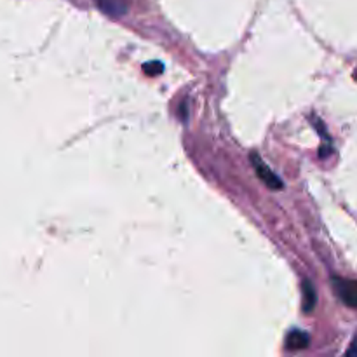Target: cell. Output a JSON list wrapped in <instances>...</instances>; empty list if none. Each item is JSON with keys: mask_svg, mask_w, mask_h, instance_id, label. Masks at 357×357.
Masks as SVG:
<instances>
[{"mask_svg": "<svg viewBox=\"0 0 357 357\" xmlns=\"http://www.w3.org/2000/svg\"><path fill=\"white\" fill-rule=\"evenodd\" d=\"M251 160H253V166H255V171H257L258 178H260L268 188H272V190H281L282 188L281 178H279L278 174H275L274 171H272L271 167H268L267 164L257 155V153H251Z\"/></svg>", "mask_w": 357, "mask_h": 357, "instance_id": "2", "label": "cell"}, {"mask_svg": "<svg viewBox=\"0 0 357 357\" xmlns=\"http://www.w3.org/2000/svg\"><path fill=\"white\" fill-rule=\"evenodd\" d=\"M333 289L338 298L351 309H357V281L352 279L333 278Z\"/></svg>", "mask_w": 357, "mask_h": 357, "instance_id": "1", "label": "cell"}, {"mask_svg": "<svg viewBox=\"0 0 357 357\" xmlns=\"http://www.w3.org/2000/svg\"><path fill=\"white\" fill-rule=\"evenodd\" d=\"M352 77H354V80L357 82V68L354 70V73H352Z\"/></svg>", "mask_w": 357, "mask_h": 357, "instance_id": "8", "label": "cell"}, {"mask_svg": "<svg viewBox=\"0 0 357 357\" xmlns=\"http://www.w3.org/2000/svg\"><path fill=\"white\" fill-rule=\"evenodd\" d=\"M143 72H145L146 75H160V73L164 72V66L162 63L159 61H149L143 65Z\"/></svg>", "mask_w": 357, "mask_h": 357, "instance_id": "6", "label": "cell"}, {"mask_svg": "<svg viewBox=\"0 0 357 357\" xmlns=\"http://www.w3.org/2000/svg\"><path fill=\"white\" fill-rule=\"evenodd\" d=\"M302 295H303V310L305 312H312L314 307H316V291H314V286L310 281H303L302 282Z\"/></svg>", "mask_w": 357, "mask_h": 357, "instance_id": "5", "label": "cell"}, {"mask_svg": "<svg viewBox=\"0 0 357 357\" xmlns=\"http://www.w3.org/2000/svg\"><path fill=\"white\" fill-rule=\"evenodd\" d=\"M100 9L110 16H122L128 13V0H96Z\"/></svg>", "mask_w": 357, "mask_h": 357, "instance_id": "3", "label": "cell"}, {"mask_svg": "<svg viewBox=\"0 0 357 357\" xmlns=\"http://www.w3.org/2000/svg\"><path fill=\"white\" fill-rule=\"evenodd\" d=\"M310 337L305 331L293 330L289 331L288 337H286V349H291V351H300V349H305L309 345Z\"/></svg>", "mask_w": 357, "mask_h": 357, "instance_id": "4", "label": "cell"}, {"mask_svg": "<svg viewBox=\"0 0 357 357\" xmlns=\"http://www.w3.org/2000/svg\"><path fill=\"white\" fill-rule=\"evenodd\" d=\"M347 356H357V337L352 340L351 347H349V351H347Z\"/></svg>", "mask_w": 357, "mask_h": 357, "instance_id": "7", "label": "cell"}]
</instances>
